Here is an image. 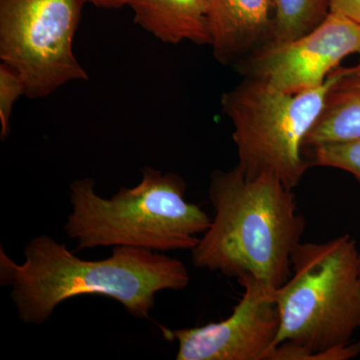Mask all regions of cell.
<instances>
[{"label": "cell", "instance_id": "obj_1", "mask_svg": "<svg viewBox=\"0 0 360 360\" xmlns=\"http://www.w3.org/2000/svg\"><path fill=\"white\" fill-rule=\"evenodd\" d=\"M18 264L0 246V284L25 324L41 326L61 303L75 296L101 295L118 302L132 316L148 319L161 290H181L191 281L177 258L163 252L115 246L105 259L85 260L49 236L26 245Z\"/></svg>", "mask_w": 360, "mask_h": 360}, {"label": "cell", "instance_id": "obj_2", "mask_svg": "<svg viewBox=\"0 0 360 360\" xmlns=\"http://www.w3.org/2000/svg\"><path fill=\"white\" fill-rule=\"evenodd\" d=\"M208 193L214 217L191 250L194 266L278 290L305 229L292 189L274 174L246 176L236 165L213 172Z\"/></svg>", "mask_w": 360, "mask_h": 360}, {"label": "cell", "instance_id": "obj_3", "mask_svg": "<svg viewBox=\"0 0 360 360\" xmlns=\"http://www.w3.org/2000/svg\"><path fill=\"white\" fill-rule=\"evenodd\" d=\"M359 255L349 234L296 248L291 276L274 291L279 330L269 360H347L360 355V342L352 343L360 329Z\"/></svg>", "mask_w": 360, "mask_h": 360}, {"label": "cell", "instance_id": "obj_4", "mask_svg": "<svg viewBox=\"0 0 360 360\" xmlns=\"http://www.w3.org/2000/svg\"><path fill=\"white\" fill-rule=\"evenodd\" d=\"M186 191L179 174L148 167L136 186L122 187L110 200L96 193L94 179L75 180L66 236L77 240V250L103 246L193 250L212 219L200 205L186 200Z\"/></svg>", "mask_w": 360, "mask_h": 360}, {"label": "cell", "instance_id": "obj_5", "mask_svg": "<svg viewBox=\"0 0 360 360\" xmlns=\"http://www.w3.org/2000/svg\"><path fill=\"white\" fill-rule=\"evenodd\" d=\"M338 68L321 86L298 94L248 77L225 92L222 110L233 125L238 165L246 176L274 174L292 191L300 184L311 165L303 158L305 137L321 115Z\"/></svg>", "mask_w": 360, "mask_h": 360}, {"label": "cell", "instance_id": "obj_6", "mask_svg": "<svg viewBox=\"0 0 360 360\" xmlns=\"http://www.w3.org/2000/svg\"><path fill=\"white\" fill-rule=\"evenodd\" d=\"M87 0H0V58L42 98L72 80L87 79L73 39Z\"/></svg>", "mask_w": 360, "mask_h": 360}, {"label": "cell", "instance_id": "obj_7", "mask_svg": "<svg viewBox=\"0 0 360 360\" xmlns=\"http://www.w3.org/2000/svg\"><path fill=\"white\" fill-rule=\"evenodd\" d=\"M352 54L360 56V25L330 11L311 32L288 41L269 40L241 58L238 66L245 77L298 94L321 86Z\"/></svg>", "mask_w": 360, "mask_h": 360}, {"label": "cell", "instance_id": "obj_8", "mask_svg": "<svg viewBox=\"0 0 360 360\" xmlns=\"http://www.w3.org/2000/svg\"><path fill=\"white\" fill-rule=\"evenodd\" d=\"M238 281L243 296L224 321L193 328L160 326L165 340L179 343L177 360H269L279 330L276 290L250 276Z\"/></svg>", "mask_w": 360, "mask_h": 360}, {"label": "cell", "instance_id": "obj_9", "mask_svg": "<svg viewBox=\"0 0 360 360\" xmlns=\"http://www.w3.org/2000/svg\"><path fill=\"white\" fill-rule=\"evenodd\" d=\"M210 46L219 63H236L271 39L272 0H208Z\"/></svg>", "mask_w": 360, "mask_h": 360}, {"label": "cell", "instance_id": "obj_10", "mask_svg": "<svg viewBox=\"0 0 360 360\" xmlns=\"http://www.w3.org/2000/svg\"><path fill=\"white\" fill-rule=\"evenodd\" d=\"M134 21L165 44H210L208 0H134Z\"/></svg>", "mask_w": 360, "mask_h": 360}, {"label": "cell", "instance_id": "obj_11", "mask_svg": "<svg viewBox=\"0 0 360 360\" xmlns=\"http://www.w3.org/2000/svg\"><path fill=\"white\" fill-rule=\"evenodd\" d=\"M360 139V61L338 68L329 87L321 115L305 137L304 149Z\"/></svg>", "mask_w": 360, "mask_h": 360}, {"label": "cell", "instance_id": "obj_12", "mask_svg": "<svg viewBox=\"0 0 360 360\" xmlns=\"http://www.w3.org/2000/svg\"><path fill=\"white\" fill-rule=\"evenodd\" d=\"M270 41L283 42L311 32L330 13V0H272Z\"/></svg>", "mask_w": 360, "mask_h": 360}, {"label": "cell", "instance_id": "obj_13", "mask_svg": "<svg viewBox=\"0 0 360 360\" xmlns=\"http://www.w3.org/2000/svg\"><path fill=\"white\" fill-rule=\"evenodd\" d=\"M310 150L311 165L347 172L354 175L360 184V139L343 143L328 144Z\"/></svg>", "mask_w": 360, "mask_h": 360}, {"label": "cell", "instance_id": "obj_14", "mask_svg": "<svg viewBox=\"0 0 360 360\" xmlns=\"http://www.w3.org/2000/svg\"><path fill=\"white\" fill-rule=\"evenodd\" d=\"M25 94V84L20 75L4 63L0 65V122L1 139L9 132L11 117L14 103L20 96Z\"/></svg>", "mask_w": 360, "mask_h": 360}, {"label": "cell", "instance_id": "obj_15", "mask_svg": "<svg viewBox=\"0 0 360 360\" xmlns=\"http://www.w3.org/2000/svg\"><path fill=\"white\" fill-rule=\"evenodd\" d=\"M330 11L342 14L360 25V0H330Z\"/></svg>", "mask_w": 360, "mask_h": 360}, {"label": "cell", "instance_id": "obj_16", "mask_svg": "<svg viewBox=\"0 0 360 360\" xmlns=\"http://www.w3.org/2000/svg\"><path fill=\"white\" fill-rule=\"evenodd\" d=\"M134 0H87V4H94L99 8H120L123 6H130Z\"/></svg>", "mask_w": 360, "mask_h": 360}, {"label": "cell", "instance_id": "obj_17", "mask_svg": "<svg viewBox=\"0 0 360 360\" xmlns=\"http://www.w3.org/2000/svg\"><path fill=\"white\" fill-rule=\"evenodd\" d=\"M359 272H360V251L359 255Z\"/></svg>", "mask_w": 360, "mask_h": 360}]
</instances>
